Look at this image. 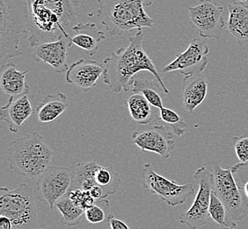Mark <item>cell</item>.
Listing matches in <instances>:
<instances>
[{"label":"cell","mask_w":248,"mask_h":229,"mask_svg":"<svg viewBox=\"0 0 248 229\" xmlns=\"http://www.w3.org/2000/svg\"><path fill=\"white\" fill-rule=\"evenodd\" d=\"M98 18L112 36H121L137 29L153 28L155 21L144 7L154 0H97Z\"/></svg>","instance_id":"obj_3"},{"label":"cell","mask_w":248,"mask_h":229,"mask_svg":"<svg viewBox=\"0 0 248 229\" xmlns=\"http://www.w3.org/2000/svg\"><path fill=\"white\" fill-rule=\"evenodd\" d=\"M56 206L62 213V224L67 227H76L79 224L82 215L86 212L75 205L67 195L58 201Z\"/></svg>","instance_id":"obj_26"},{"label":"cell","mask_w":248,"mask_h":229,"mask_svg":"<svg viewBox=\"0 0 248 229\" xmlns=\"http://www.w3.org/2000/svg\"><path fill=\"white\" fill-rule=\"evenodd\" d=\"M198 184V192L190 208L180 216V222L189 229H198L209 220L210 197L212 194V175L206 167H202L194 174Z\"/></svg>","instance_id":"obj_12"},{"label":"cell","mask_w":248,"mask_h":229,"mask_svg":"<svg viewBox=\"0 0 248 229\" xmlns=\"http://www.w3.org/2000/svg\"><path fill=\"white\" fill-rule=\"evenodd\" d=\"M67 107L66 95L58 92L55 95L46 96L35 110V114L40 123L49 124L58 119L66 110Z\"/></svg>","instance_id":"obj_22"},{"label":"cell","mask_w":248,"mask_h":229,"mask_svg":"<svg viewBox=\"0 0 248 229\" xmlns=\"http://www.w3.org/2000/svg\"><path fill=\"white\" fill-rule=\"evenodd\" d=\"M121 185L118 173L113 167H104L95 162L78 164L72 189L90 191L93 187H100L106 198L114 195Z\"/></svg>","instance_id":"obj_8"},{"label":"cell","mask_w":248,"mask_h":229,"mask_svg":"<svg viewBox=\"0 0 248 229\" xmlns=\"http://www.w3.org/2000/svg\"><path fill=\"white\" fill-rule=\"evenodd\" d=\"M80 4V0H28L29 45L34 48L62 36L72 37Z\"/></svg>","instance_id":"obj_1"},{"label":"cell","mask_w":248,"mask_h":229,"mask_svg":"<svg viewBox=\"0 0 248 229\" xmlns=\"http://www.w3.org/2000/svg\"><path fill=\"white\" fill-rule=\"evenodd\" d=\"M104 71V64L94 60L79 59L69 67L65 80L67 83L88 92L97 86V82L101 75L103 76Z\"/></svg>","instance_id":"obj_16"},{"label":"cell","mask_w":248,"mask_h":229,"mask_svg":"<svg viewBox=\"0 0 248 229\" xmlns=\"http://www.w3.org/2000/svg\"><path fill=\"white\" fill-rule=\"evenodd\" d=\"M0 215L8 218L17 229H35L38 215L32 189L24 182L15 190L2 187Z\"/></svg>","instance_id":"obj_6"},{"label":"cell","mask_w":248,"mask_h":229,"mask_svg":"<svg viewBox=\"0 0 248 229\" xmlns=\"http://www.w3.org/2000/svg\"><path fill=\"white\" fill-rule=\"evenodd\" d=\"M224 7L213 0H200L196 6L188 8L192 28L196 29L201 37L220 40L226 23L223 18Z\"/></svg>","instance_id":"obj_10"},{"label":"cell","mask_w":248,"mask_h":229,"mask_svg":"<svg viewBox=\"0 0 248 229\" xmlns=\"http://www.w3.org/2000/svg\"><path fill=\"white\" fill-rule=\"evenodd\" d=\"M131 91L143 95L153 107L159 110L164 107L160 96V93H164V91L156 80L149 81L144 78H135Z\"/></svg>","instance_id":"obj_24"},{"label":"cell","mask_w":248,"mask_h":229,"mask_svg":"<svg viewBox=\"0 0 248 229\" xmlns=\"http://www.w3.org/2000/svg\"><path fill=\"white\" fill-rule=\"evenodd\" d=\"M228 10L227 33L239 45H245L248 43V5L242 3L230 4Z\"/></svg>","instance_id":"obj_21"},{"label":"cell","mask_w":248,"mask_h":229,"mask_svg":"<svg viewBox=\"0 0 248 229\" xmlns=\"http://www.w3.org/2000/svg\"><path fill=\"white\" fill-rule=\"evenodd\" d=\"M67 196L71 198L75 205L85 211L96 203L95 199L92 196L89 191H83L81 189H71L67 193Z\"/></svg>","instance_id":"obj_30"},{"label":"cell","mask_w":248,"mask_h":229,"mask_svg":"<svg viewBox=\"0 0 248 229\" xmlns=\"http://www.w3.org/2000/svg\"><path fill=\"white\" fill-rule=\"evenodd\" d=\"M212 192L224 203L234 220H243L248 216V199L240 191L231 167L223 168L217 163H210Z\"/></svg>","instance_id":"obj_7"},{"label":"cell","mask_w":248,"mask_h":229,"mask_svg":"<svg viewBox=\"0 0 248 229\" xmlns=\"http://www.w3.org/2000/svg\"><path fill=\"white\" fill-rule=\"evenodd\" d=\"M125 105L132 119L138 124L146 125L153 121L152 105L143 95L133 93L125 100Z\"/></svg>","instance_id":"obj_23"},{"label":"cell","mask_w":248,"mask_h":229,"mask_svg":"<svg viewBox=\"0 0 248 229\" xmlns=\"http://www.w3.org/2000/svg\"><path fill=\"white\" fill-rule=\"evenodd\" d=\"M209 214L217 224L219 225L222 229H238L235 220L230 215L225 205L217 196L212 192L210 197Z\"/></svg>","instance_id":"obj_25"},{"label":"cell","mask_w":248,"mask_h":229,"mask_svg":"<svg viewBox=\"0 0 248 229\" xmlns=\"http://www.w3.org/2000/svg\"><path fill=\"white\" fill-rule=\"evenodd\" d=\"M72 37L62 36L61 38L39 44L33 49L32 57L39 64H48L58 73L66 72L68 50L72 47Z\"/></svg>","instance_id":"obj_15"},{"label":"cell","mask_w":248,"mask_h":229,"mask_svg":"<svg viewBox=\"0 0 248 229\" xmlns=\"http://www.w3.org/2000/svg\"><path fill=\"white\" fill-rule=\"evenodd\" d=\"M106 33L98 29L95 23H78L72 29V43L93 57L99 51V45L105 41Z\"/></svg>","instance_id":"obj_19"},{"label":"cell","mask_w":248,"mask_h":229,"mask_svg":"<svg viewBox=\"0 0 248 229\" xmlns=\"http://www.w3.org/2000/svg\"><path fill=\"white\" fill-rule=\"evenodd\" d=\"M237 185L248 199V163H239L231 167Z\"/></svg>","instance_id":"obj_29"},{"label":"cell","mask_w":248,"mask_h":229,"mask_svg":"<svg viewBox=\"0 0 248 229\" xmlns=\"http://www.w3.org/2000/svg\"><path fill=\"white\" fill-rule=\"evenodd\" d=\"M0 229H17L12 221L5 216H0Z\"/></svg>","instance_id":"obj_33"},{"label":"cell","mask_w":248,"mask_h":229,"mask_svg":"<svg viewBox=\"0 0 248 229\" xmlns=\"http://www.w3.org/2000/svg\"><path fill=\"white\" fill-rule=\"evenodd\" d=\"M132 139L143 152H152L169 159L175 149L174 133L165 125H153L142 131H135Z\"/></svg>","instance_id":"obj_14"},{"label":"cell","mask_w":248,"mask_h":229,"mask_svg":"<svg viewBox=\"0 0 248 229\" xmlns=\"http://www.w3.org/2000/svg\"></svg>","instance_id":"obj_36"},{"label":"cell","mask_w":248,"mask_h":229,"mask_svg":"<svg viewBox=\"0 0 248 229\" xmlns=\"http://www.w3.org/2000/svg\"><path fill=\"white\" fill-rule=\"evenodd\" d=\"M208 93V82L202 73L184 78L182 85V102L184 109L192 113L204 101Z\"/></svg>","instance_id":"obj_20"},{"label":"cell","mask_w":248,"mask_h":229,"mask_svg":"<svg viewBox=\"0 0 248 229\" xmlns=\"http://www.w3.org/2000/svg\"><path fill=\"white\" fill-rule=\"evenodd\" d=\"M108 221L109 223L111 229H130L129 226L126 224L124 221L119 220V219H116L113 214H110Z\"/></svg>","instance_id":"obj_32"},{"label":"cell","mask_w":248,"mask_h":229,"mask_svg":"<svg viewBox=\"0 0 248 229\" xmlns=\"http://www.w3.org/2000/svg\"><path fill=\"white\" fill-rule=\"evenodd\" d=\"M54 157L52 149L43 136L33 132L16 139L8 148L10 167L19 176L39 178L50 166Z\"/></svg>","instance_id":"obj_4"},{"label":"cell","mask_w":248,"mask_h":229,"mask_svg":"<svg viewBox=\"0 0 248 229\" xmlns=\"http://www.w3.org/2000/svg\"><path fill=\"white\" fill-rule=\"evenodd\" d=\"M143 39L144 34L142 30H139L134 36L129 37L127 47L118 49L105 58L103 82L115 94L131 90L134 77L140 72H149L153 74L164 93L170 94L156 65L143 49Z\"/></svg>","instance_id":"obj_2"},{"label":"cell","mask_w":248,"mask_h":229,"mask_svg":"<svg viewBox=\"0 0 248 229\" xmlns=\"http://www.w3.org/2000/svg\"><path fill=\"white\" fill-rule=\"evenodd\" d=\"M110 214L109 202L107 199L99 200L85 212L86 220L90 224H99L108 220Z\"/></svg>","instance_id":"obj_28"},{"label":"cell","mask_w":248,"mask_h":229,"mask_svg":"<svg viewBox=\"0 0 248 229\" xmlns=\"http://www.w3.org/2000/svg\"><path fill=\"white\" fill-rule=\"evenodd\" d=\"M34 113L28 95L10 97L8 103L1 108L0 118L8 124L10 131L18 133L20 127Z\"/></svg>","instance_id":"obj_17"},{"label":"cell","mask_w":248,"mask_h":229,"mask_svg":"<svg viewBox=\"0 0 248 229\" xmlns=\"http://www.w3.org/2000/svg\"><path fill=\"white\" fill-rule=\"evenodd\" d=\"M234 150L241 163H248V132L233 137Z\"/></svg>","instance_id":"obj_31"},{"label":"cell","mask_w":248,"mask_h":229,"mask_svg":"<svg viewBox=\"0 0 248 229\" xmlns=\"http://www.w3.org/2000/svg\"><path fill=\"white\" fill-rule=\"evenodd\" d=\"M28 0H0V64L19 57V43L28 36Z\"/></svg>","instance_id":"obj_5"},{"label":"cell","mask_w":248,"mask_h":229,"mask_svg":"<svg viewBox=\"0 0 248 229\" xmlns=\"http://www.w3.org/2000/svg\"><path fill=\"white\" fill-rule=\"evenodd\" d=\"M210 48L204 40L193 39L184 52L178 54L174 60L162 69L163 73L179 72L184 76L204 72L209 64Z\"/></svg>","instance_id":"obj_13"},{"label":"cell","mask_w":248,"mask_h":229,"mask_svg":"<svg viewBox=\"0 0 248 229\" xmlns=\"http://www.w3.org/2000/svg\"><path fill=\"white\" fill-rule=\"evenodd\" d=\"M142 185L143 189L156 194L167 205L172 207L184 204L195 193V187L192 183L178 184L176 181L158 175L153 169L151 163L144 164Z\"/></svg>","instance_id":"obj_9"},{"label":"cell","mask_w":248,"mask_h":229,"mask_svg":"<svg viewBox=\"0 0 248 229\" xmlns=\"http://www.w3.org/2000/svg\"><path fill=\"white\" fill-rule=\"evenodd\" d=\"M238 1H239L240 3H242V4H244V3H247V2H248V0H238Z\"/></svg>","instance_id":"obj_34"},{"label":"cell","mask_w":248,"mask_h":229,"mask_svg":"<svg viewBox=\"0 0 248 229\" xmlns=\"http://www.w3.org/2000/svg\"></svg>","instance_id":"obj_35"},{"label":"cell","mask_w":248,"mask_h":229,"mask_svg":"<svg viewBox=\"0 0 248 229\" xmlns=\"http://www.w3.org/2000/svg\"><path fill=\"white\" fill-rule=\"evenodd\" d=\"M74 177L75 174L69 167L50 165L38 178L37 198L53 209L72 189Z\"/></svg>","instance_id":"obj_11"},{"label":"cell","mask_w":248,"mask_h":229,"mask_svg":"<svg viewBox=\"0 0 248 229\" xmlns=\"http://www.w3.org/2000/svg\"><path fill=\"white\" fill-rule=\"evenodd\" d=\"M33 67L25 72H19L14 63H6L0 69V88L5 96L19 97L30 92V86L26 82V76Z\"/></svg>","instance_id":"obj_18"},{"label":"cell","mask_w":248,"mask_h":229,"mask_svg":"<svg viewBox=\"0 0 248 229\" xmlns=\"http://www.w3.org/2000/svg\"><path fill=\"white\" fill-rule=\"evenodd\" d=\"M158 119L167 124L172 129L174 135L178 137H182L185 134L187 124L175 111L171 109L162 107L159 110Z\"/></svg>","instance_id":"obj_27"}]
</instances>
